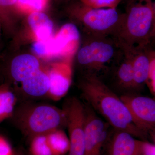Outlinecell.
<instances>
[{"instance_id": "cell-1", "label": "cell", "mask_w": 155, "mask_h": 155, "mask_svg": "<svg viewBox=\"0 0 155 155\" xmlns=\"http://www.w3.org/2000/svg\"><path fill=\"white\" fill-rule=\"evenodd\" d=\"M82 95L92 107L117 130L125 131L144 139L147 134L136 127L130 112L121 98L109 88L97 75L85 74L79 84Z\"/></svg>"}, {"instance_id": "cell-2", "label": "cell", "mask_w": 155, "mask_h": 155, "mask_svg": "<svg viewBox=\"0 0 155 155\" xmlns=\"http://www.w3.org/2000/svg\"><path fill=\"white\" fill-rule=\"evenodd\" d=\"M123 22L114 38L120 48L152 46L155 37L154 0H128Z\"/></svg>"}, {"instance_id": "cell-3", "label": "cell", "mask_w": 155, "mask_h": 155, "mask_svg": "<svg viewBox=\"0 0 155 155\" xmlns=\"http://www.w3.org/2000/svg\"><path fill=\"white\" fill-rule=\"evenodd\" d=\"M72 23L81 27L83 34L114 38L123 22L124 13L117 8H95L79 0H72L65 9Z\"/></svg>"}, {"instance_id": "cell-4", "label": "cell", "mask_w": 155, "mask_h": 155, "mask_svg": "<svg viewBox=\"0 0 155 155\" xmlns=\"http://www.w3.org/2000/svg\"><path fill=\"white\" fill-rule=\"evenodd\" d=\"M14 115L17 126L31 139L66 125L64 110L48 104L25 106Z\"/></svg>"}, {"instance_id": "cell-5", "label": "cell", "mask_w": 155, "mask_h": 155, "mask_svg": "<svg viewBox=\"0 0 155 155\" xmlns=\"http://www.w3.org/2000/svg\"><path fill=\"white\" fill-rule=\"evenodd\" d=\"M121 52L113 38L84 34L75 56L79 66L86 70L85 74L97 75L107 65L116 61Z\"/></svg>"}, {"instance_id": "cell-6", "label": "cell", "mask_w": 155, "mask_h": 155, "mask_svg": "<svg viewBox=\"0 0 155 155\" xmlns=\"http://www.w3.org/2000/svg\"><path fill=\"white\" fill-rule=\"evenodd\" d=\"M63 109L66 116V125L69 135V155H83L86 109L75 97L67 100Z\"/></svg>"}, {"instance_id": "cell-7", "label": "cell", "mask_w": 155, "mask_h": 155, "mask_svg": "<svg viewBox=\"0 0 155 155\" xmlns=\"http://www.w3.org/2000/svg\"><path fill=\"white\" fill-rule=\"evenodd\" d=\"M130 112L134 125L147 134L154 130L155 101L142 96L126 94L120 97Z\"/></svg>"}, {"instance_id": "cell-8", "label": "cell", "mask_w": 155, "mask_h": 155, "mask_svg": "<svg viewBox=\"0 0 155 155\" xmlns=\"http://www.w3.org/2000/svg\"><path fill=\"white\" fill-rule=\"evenodd\" d=\"M51 41L55 58L73 61L80 46L81 36L78 27L69 22L62 25Z\"/></svg>"}, {"instance_id": "cell-9", "label": "cell", "mask_w": 155, "mask_h": 155, "mask_svg": "<svg viewBox=\"0 0 155 155\" xmlns=\"http://www.w3.org/2000/svg\"><path fill=\"white\" fill-rule=\"evenodd\" d=\"M72 61L60 59L47 67L50 86L47 95L58 101L66 95L72 81Z\"/></svg>"}, {"instance_id": "cell-10", "label": "cell", "mask_w": 155, "mask_h": 155, "mask_svg": "<svg viewBox=\"0 0 155 155\" xmlns=\"http://www.w3.org/2000/svg\"><path fill=\"white\" fill-rule=\"evenodd\" d=\"M83 155H100L108 135L109 124L86 110Z\"/></svg>"}, {"instance_id": "cell-11", "label": "cell", "mask_w": 155, "mask_h": 155, "mask_svg": "<svg viewBox=\"0 0 155 155\" xmlns=\"http://www.w3.org/2000/svg\"><path fill=\"white\" fill-rule=\"evenodd\" d=\"M26 17L23 31L25 40L32 43L43 41L54 35V23L44 11L32 12Z\"/></svg>"}, {"instance_id": "cell-12", "label": "cell", "mask_w": 155, "mask_h": 155, "mask_svg": "<svg viewBox=\"0 0 155 155\" xmlns=\"http://www.w3.org/2000/svg\"><path fill=\"white\" fill-rule=\"evenodd\" d=\"M127 50L130 53L133 67L136 89L146 83L149 69L151 57L154 50L152 46Z\"/></svg>"}, {"instance_id": "cell-13", "label": "cell", "mask_w": 155, "mask_h": 155, "mask_svg": "<svg viewBox=\"0 0 155 155\" xmlns=\"http://www.w3.org/2000/svg\"><path fill=\"white\" fill-rule=\"evenodd\" d=\"M42 67L39 59L33 54H21L11 61L10 74L13 80L21 83Z\"/></svg>"}, {"instance_id": "cell-14", "label": "cell", "mask_w": 155, "mask_h": 155, "mask_svg": "<svg viewBox=\"0 0 155 155\" xmlns=\"http://www.w3.org/2000/svg\"><path fill=\"white\" fill-rule=\"evenodd\" d=\"M140 141L128 132L117 130L111 142L108 155H138Z\"/></svg>"}, {"instance_id": "cell-15", "label": "cell", "mask_w": 155, "mask_h": 155, "mask_svg": "<svg viewBox=\"0 0 155 155\" xmlns=\"http://www.w3.org/2000/svg\"><path fill=\"white\" fill-rule=\"evenodd\" d=\"M21 84L23 91L29 96L38 97L47 95L50 86L47 67H42Z\"/></svg>"}, {"instance_id": "cell-16", "label": "cell", "mask_w": 155, "mask_h": 155, "mask_svg": "<svg viewBox=\"0 0 155 155\" xmlns=\"http://www.w3.org/2000/svg\"><path fill=\"white\" fill-rule=\"evenodd\" d=\"M121 52L117 59L116 74L117 84L124 89H136L131 56L127 50L121 49Z\"/></svg>"}, {"instance_id": "cell-17", "label": "cell", "mask_w": 155, "mask_h": 155, "mask_svg": "<svg viewBox=\"0 0 155 155\" xmlns=\"http://www.w3.org/2000/svg\"><path fill=\"white\" fill-rule=\"evenodd\" d=\"M20 16H22L17 8V0H0V24L7 35L14 34Z\"/></svg>"}, {"instance_id": "cell-18", "label": "cell", "mask_w": 155, "mask_h": 155, "mask_svg": "<svg viewBox=\"0 0 155 155\" xmlns=\"http://www.w3.org/2000/svg\"><path fill=\"white\" fill-rule=\"evenodd\" d=\"M17 101L15 94L8 85L0 86V122L13 116Z\"/></svg>"}, {"instance_id": "cell-19", "label": "cell", "mask_w": 155, "mask_h": 155, "mask_svg": "<svg viewBox=\"0 0 155 155\" xmlns=\"http://www.w3.org/2000/svg\"><path fill=\"white\" fill-rule=\"evenodd\" d=\"M53 155H64L69 149V137L64 130L57 129L46 134Z\"/></svg>"}, {"instance_id": "cell-20", "label": "cell", "mask_w": 155, "mask_h": 155, "mask_svg": "<svg viewBox=\"0 0 155 155\" xmlns=\"http://www.w3.org/2000/svg\"><path fill=\"white\" fill-rule=\"evenodd\" d=\"M50 0H17V8L21 16L34 12L44 11Z\"/></svg>"}, {"instance_id": "cell-21", "label": "cell", "mask_w": 155, "mask_h": 155, "mask_svg": "<svg viewBox=\"0 0 155 155\" xmlns=\"http://www.w3.org/2000/svg\"><path fill=\"white\" fill-rule=\"evenodd\" d=\"M51 38L45 41L33 42L31 47L33 54L39 60L48 61L55 58L51 45Z\"/></svg>"}, {"instance_id": "cell-22", "label": "cell", "mask_w": 155, "mask_h": 155, "mask_svg": "<svg viewBox=\"0 0 155 155\" xmlns=\"http://www.w3.org/2000/svg\"><path fill=\"white\" fill-rule=\"evenodd\" d=\"M30 151L31 155H53L46 134L36 136L31 139Z\"/></svg>"}, {"instance_id": "cell-23", "label": "cell", "mask_w": 155, "mask_h": 155, "mask_svg": "<svg viewBox=\"0 0 155 155\" xmlns=\"http://www.w3.org/2000/svg\"><path fill=\"white\" fill-rule=\"evenodd\" d=\"M86 5L95 8H117L123 0H79Z\"/></svg>"}, {"instance_id": "cell-24", "label": "cell", "mask_w": 155, "mask_h": 155, "mask_svg": "<svg viewBox=\"0 0 155 155\" xmlns=\"http://www.w3.org/2000/svg\"><path fill=\"white\" fill-rule=\"evenodd\" d=\"M151 93L155 95V52L151 57L149 69L146 83Z\"/></svg>"}, {"instance_id": "cell-25", "label": "cell", "mask_w": 155, "mask_h": 155, "mask_svg": "<svg viewBox=\"0 0 155 155\" xmlns=\"http://www.w3.org/2000/svg\"><path fill=\"white\" fill-rule=\"evenodd\" d=\"M138 155H155V144L140 140Z\"/></svg>"}, {"instance_id": "cell-26", "label": "cell", "mask_w": 155, "mask_h": 155, "mask_svg": "<svg viewBox=\"0 0 155 155\" xmlns=\"http://www.w3.org/2000/svg\"><path fill=\"white\" fill-rule=\"evenodd\" d=\"M8 142L0 136V155H14Z\"/></svg>"}, {"instance_id": "cell-27", "label": "cell", "mask_w": 155, "mask_h": 155, "mask_svg": "<svg viewBox=\"0 0 155 155\" xmlns=\"http://www.w3.org/2000/svg\"><path fill=\"white\" fill-rule=\"evenodd\" d=\"M56 2L59 3H66V4L67 3H69L70 1L72 0H54Z\"/></svg>"}, {"instance_id": "cell-28", "label": "cell", "mask_w": 155, "mask_h": 155, "mask_svg": "<svg viewBox=\"0 0 155 155\" xmlns=\"http://www.w3.org/2000/svg\"><path fill=\"white\" fill-rule=\"evenodd\" d=\"M2 27H1V24H0V36H1V30H2Z\"/></svg>"}, {"instance_id": "cell-29", "label": "cell", "mask_w": 155, "mask_h": 155, "mask_svg": "<svg viewBox=\"0 0 155 155\" xmlns=\"http://www.w3.org/2000/svg\"><path fill=\"white\" fill-rule=\"evenodd\" d=\"M14 155H22L21 154H14Z\"/></svg>"}, {"instance_id": "cell-30", "label": "cell", "mask_w": 155, "mask_h": 155, "mask_svg": "<svg viewBox=\"0 0 155 155\" xmlns=\"http://www.w3.org/2000/svg\"><path fill=\"white\" fill-rule=\"evenodd\" d=\"M125 1H126H126H128V0H125Z\"/></svg>"}]
</instances>
